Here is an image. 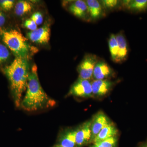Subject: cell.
Returning a JSON list of instances; mask_svg holds the SVG:
<instances>
[{
    "label": "cell",
    "mask_w": 147,
    "mask_h": 147,
    "mask_svg": "<svg viewBox=\"0 0 147 147\" xmlns=\"http://www.w3.org/2000/svg\"><path fill=\"white\" fill-rule=\"evenodd\" d=\"M55 104V100L47 95L41 87L36 65H34L30 69L26 92L20 107L26 111L34 112L53 107Z\"/></svg>",
    "instance_id": "6da1fadb"
},
{
    "label": "cell",
    "mask_w": 147,
    "mask_h": 147,
    "mask_svg": "<svg viewBox=\"0 0 147 147\" xmlns=\"http://www.w3.org/2000/svg\"><path fill=\"white\" fill-rule=\"evenodd\" d=\"M10 83L11 92L15 106L20 107L23 94L26 90L30 69L28 59L16 57L3 69Z\"/></svg>",
    "instance_id": "7a4b0ae2"
},
{
    "label": "cell",
    "mask_w": 147,
    "mask_h": 147,
    "mask_svg": "<svg viewBox=\"0 0 147 147\" xmlns=\"http://www.w3.org/2000/svg\"><path fill=\"white\" fill-rule=\"evenodd\" d=\"M0 34L3 42L16 57L28 59L30 56L38 51L36 48L29 44L27 38L17 30H1Z\"/></svg>",
    "instance_id": "3957f363"
},
{
    "label": "cell",
    "mask_w": 147,
    "mask_h": 147,
    "mask_svg": "<svg viewBox=\"0 0 147 147\" xmlns=\"http://www.w3.org/2000/svg\"><path fill=\"white\" fill-rule=\"evenodd\" d=\"M99 60V58L93 54H87L78 67L79 78L89 80L93 77L96 64Z\"/></svg>",
    "instance_id": "277c9868"
},
{
    "label": "cell",
    "mask_w": 147,
    "mask_h": 147,
    "mask_svg": "<svg viewBox=\"0 0 147 147\" xmlns=\"http://www.w3.org/2000/svg\"><path fill=\"white\" fill-rule=\"evenodd\" d=\"M68 94L76 97H92L93 94L92 83L89 80L79 78L72 85Z\"/></svg>",
    "instance_id": "5b68a950"
},
{
    "label": "cell",
    "mask_w": 147,
    "mask_h": 147,
    "mask_svg": "<svg viewBox=\"0 0 147 147\" xmlns=\"http://www.w3.org/2000/svg\"><path fill=\"white\" fill-rule=\"evenodd\" d=\"M27 36L35 43L46 44L50 39V28L48 25H45L35 30L29 32Z\"/></svg>",
    "instance_id": "8992f818"
},
{
    "label": "cell",
    "mask_w": 147,
    "mask_h": 147,
    "mask_svg": "<svg viewBox=\"0 0 147 147\" xmlns=\"http://www.w3.org/2000/svg\"><path fill=\"white\" fill-rule=\"evenodd\" d=\"M88 21H96L102 18L105 15V11L99 1L87 0Z\"/></svg>",
    "instance_id": "52a82bcc"
},
{
    "label": "cell",
    "mask_w": 147,
    "mask_h": 147,
    "mask_svg": "<svg viewBox=\"0 0 147 147\" xmlns=\"http://www.w3.org/2000/svg\"><path fill=\"white\" fill-rule=\"evenodd\" d=\"M91 121L87 122L76 129V142L77 147L84 146L91 141Z\"/></svg>",
    "instance_id": "ba28073f"
},
{
    "label": "cell",
    "mask_w": 147,
    "mask_h": 147,
    "mask_svg": "<svg viewBox=\"0 0 147 147\" xmlns=\"http://www.w3.org/2000/svg\"><path fill=\"white\" fill-rule=\"evenodd\" d=\"M114 74L113 69L104 60L99 59L95 66L93 77L95 80H105Z\"/></svg>",
    "instance_id": "9c48e42d"
},
{
    "label": "cell",
    "mask_w": 147,
    "mask_h": 147,
    "mask_svg": "<svg viewBox=\"0 0 147 147\" xmlns=\"http://www.w3.org/2000/svg\"><path fill=\"white\" fill-rule=\"evenodd\" d=\"M114 84V82L108 79L95 80L92 83L93 96H104L110 92Z\"/></svg>",
    "instance_id": "30bf717a"
},
{
    "label": "cell",
    "mask_w": 147,
    "mask_h": 147,
    "mask_svg": "<svg viewBox=\"0 0 147 147\" xmlns=\"http://www.w3.org/2000/svg\"><path fill=\"white\" fill-rule=\"evenodd\" d=\"M110 123L108 117L103 113H98L95 116L91 124V141H93L100 130Z\"/></svg>",
    "instance_id": "8fae6325"
},
{
    "label": "cell",
    "mask_w": 147,
    "mask_h": 147,
    "mask_svg": "<svg viewBox=\"0 0 147 147\" xmlns=\"http://www.w3.org/2000/svg\"><path fill=\"white\" fill-rule=\"evenodd\" d=\"M68 9L77 18L88 21V6L86 1L82 0L74 1L69 6Z\"/></svg>",
    "instance_id": "7c38bea8"
},
{
    "label": "cell",
    "mask_w": 147,
    "mask_h": 147,
    "mask_svg": "<svg viewBox=\"0 0 147 147\" xmlns=\"http://www.w3.org/2000/svg\"><path fill=\"white\" fill-rule=\"evenodd\" d=\"M121 6L133 13L147 11V0H126L121 1Z\"/></svg>",
    "instance_id": "4fadbf2b"
},
{
    "label": "cell",
    "mask_w": 147,
    "mask_h": 147,
    "mask_svg": "<svg viewBox=\"0 0 147 147\" xmlns=\"http://www.w3.org/2000/svg\"><path fill=\"white\" fill-rule=\"evenodd\" d=\"M116 39L119 46V53L116 63H121L127 59L129 54V47L127 41L122 32L116 35Z\"/></svg>",
    "instance_id": "5bb4252c"
},
{
    "label": "cell",
    "mask_w": 147,
    "mask_h": 147,
    "mask_svg": "<svg viewBox=\"0 0 147 147\" xmlns=\"http://www.w3.org/2000/svg\"><path fill=\"white\" fill-rule=\"evenodd\" d=\"M76 130H68L62 133L59 139V145L62 147H76Z\"/></svg>",
    "instance_id": "9a60e30c"
},
{
    "label": "cell",
    "mask_w": 147,
    "mask_h": 147,
    "mask_svg": "<svg viewBox=\"0 0 147 147\" xmlns=\"http://www.w3.org/2000/svg\"><path fill=\"white\" fill-rule=\"evenodd\" d=\"M118 133L116 127L113 123H110L100 130L93 141L94 143H98L104 141L105 139L115 137Z\"/></svg>",
    "instance_id": "2e32d148"
},
{
    "label": "cell",
    "mask_w": 147,
    "mask_h": 147,
    "mask_svg": "<svg viewBox=\"0 0 147 147\" xmlns=\"http://www.w3.org/2000/svg\"><path fill=\"white\" fill-rule=\"evenodd\" d=\"M33 9L32 4L26 1H19L16 3L14 11L18 16H23L31 11Z\"/></svg>",
    "instance_id": "e0dca14e"
},
{
    "label": "cell",
    "mask_w": 147,
    "mask_h": 147,
    "mask_svg": "<svg viewBox=\"0 0 147 147\" xmlns=\"http://www.w3.org/2000/svg\"><path fill=\"white\" fill-rule=\"evenodd\" d=\"M108 45L111 55V59L112 61L116 63L118 56L119 46L116 39V35H110L108 39Z\"/></svg>",
    "instance_id": "ac0fdd59"
},
{
    "label": "cell",
    "mask_w": 147,
    "mask_h": 147,
    "mask_svg": "<svg viewBox=\"0 0 147 147\" xmlns=\"http://www.w3.org/2000/svg\"><path fill=\"white\" fill-rule=\"evenodd\" d=\"M105 11H111L119 8L121 7V1L117 0H102L100 1Z\"/></svg>",
    "instance_id": "d6986e66"
},
{
    "label": "cell",
    "mask_w": 147,
    "mask_h": 147,
    "mask_svg": "<svg viewBox=\"0 0 147 147\" xmlns=\"http://www.w3.org/2000/svg\"><path fill=\"white\" fill-rule=\"evenodd\" d=\"M10 56V53L7 47L0 43V64L7 60Z\"/></svg>",
    "instance_id": "ffe728a7"
},
{
    "label": "cell",
    "mask_w": 147,
    "mask_h": 147,
    "mask_svg": "<svg viewBox=\"0 0 147 147\" xmlns=\"http://www.w3.org/2000/svg\"><path fill=\"white\" fill-rule=\"evenodd\" d=\"M117 138L115 137H110L104 141L98 143L103 147H116L117 144Z\"/></svg>",
    "instance_id": "44dd1931"
},
{
    "label": "cell",
    "mask_w": 147,
    "mask_h": 147,
    "mask_svg": "<svg viewBox=\"0 0 147 147\" xmlns=\"http://www.w3.org/2000/svg\"><path fill=\"white\" fill-rule=\"evenodd\" d=\"M14 4V1L12 0H0V6L5 10H10Z\"/></svg>",
    "instance_id": "7402d4cb"
},
{
    "label": "cell",
    "mask_w": 147,
    "mask_h": 147,
    "mask_svg": "<svg viewBox=\"0 0 147 147\" xmlns=\"http://www.w3.org/2000/svg\"><path fill=\"white\" fill-rule=\"evenodd\" d=\"M30 19L34 21L37 25H41L43 21L42 14L39 12L34 13L31 17Z\"/></svg>",
    "instance_id": "603a6c76"
},
{
    "label": "cell",
    "mask_w": 147,
    "mask_h": 147,
    "mask_svg": "<svg viewBox=\"0 0 147 147\" xmlns=\"http://www.w3.org/2000/svg\"><path fill=\"white\" fill-rule=\"evenodd\" d=\"M24 26L27 29L30 30L31 31L35 30L37 29V25L31 19H27L25 21L24 24Z\"/></svg>",
    "instance_id": "cb8c5ba5"
},
{
    "label": "cell",
    "mask_w": 147,
    "mask_h": 147,
    "mask_svg": "<svg viewBox=\"0 0 147 147\" xmlns=\"http://www.w3.org/2000/svg\"><path fill=\"white\" fill-rule=\"evenodd\" d=\"M5 22V18L3 13L0 10V27L3 26Z\"/></svg>",
    "instance_id": "d4e9b609"
},
{
    "label": "cell",
    "mask_w": 147,
    "mask_h": 147,
    "mask_svg": "<svg viewBox=\"0 0 147 147\" xmlns=\"http://www.w3.org/2000/svg\"><path fill=\"white\" fill-rule=\"evenodd\" d=\"M92 147H103L101 145L99 144L98 143H95L94 145Z\"/></svg>",
    "instance_id": "484cf974"
},
{
    "label": "cell",
    "mask_w": 147,
    "mask_h": 147,
    "mask_svg": "<svg viewBox=\"0 0 147 147\" xmlns=\"http://www.w3.org/2000/svg\"><path fill=\"white\" fill-rule=\"evenodd\" d=\"M54 147H62L61 146H59V145H58V146H55Z\"/></svg>",
    "instance_id": "4316f807"
},
{
    "label": "cell",
    "mask_w": 147,
    "mask_h": 147,
    "mask_svg": "<svg viewBox=\"0 0 147 147\" xmlns=\"http://www.w3.org/2000/svg\"></svg>",
    "instance_id": "83f0119b"
}]
</instances>
